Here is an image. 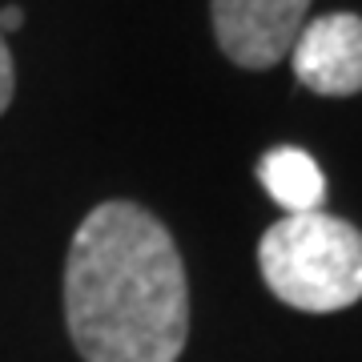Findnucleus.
Segmentation results:
<instances>
[{
    "label": "nucleus",
    "mask_w": 362,
    "mask_h": 362,
    "mask_svg": "<svg viewBox=\"0 0 362 362\" xmlns=\"http://www.w3.org/2000/svg\"><path fill=\"white\" fill-rule=\"evenodd\" d=\"M258 181L286 214H314L326 202V177L318 161L298 145H278L258 161Z\"/></svg>",
    "instance_id": "nucleus-5"
},
{
    "label": "nucleus",
    "mask_w": 362,
    "mask_h": 362,
    "mask_svg": "<svg viewBox=\"0 0 362 362\" xmlns=\"http://www.w3.org/2000/svg\"><path fill=\"white\" fill-rule=\"evenodd\" d=\"M290 61H294V77L318 97L362 93V16L326 13L302 25Z\"/></svg>",
    "instance_id": "nucleus-4"
},
{
    "label": "nucleus",
    "mask_w": 362,
    "mask_h": 362,
    "mask_svg": "<svg viewBox=\"0 0 362 362\" xmlns=\"http://www.w3.org/2000/svg\"><path fill=\"white\" fill-rule=\"evenodd\" d=\"M21 21H25V13H21L16 4H8V8L0 13V33H13V28H21Z\"/></svg>",
    "instance_id": "nucleus-7"
},
{
    "label": "nucleus",
    "mask_w": 362,
    "mask_h": 362,
    "mask_svg": "<svg viewBox=\"0 0 362 362\" xmlns=\"http://www.w3.org/2000/svg\"><path fill=\"white\" fill-rule=\"evenodd\" d=\"M65 322L85 362H177L189 282L177 242L137 202H101L65 258Z\"/></svg>",
    "instance_id": "nucleus-1"
},
{
    "label": "nucleus",
    "mask_w": 362,
    "mask_h": 362,
    "mask_svg": "<svg viewBox=\"0 0 362 362\" xmlns=\"http://www.w3.org/2000/svg\"><path fill=\"white\" fill-rule=\"evenodd\" d=\"M270 294L294 310L334 314L362 298V230L326 209L286 214L258 242Z\"/></svg>",
    "instance_id": "nucleus-2"
},
{
    "label": "nucleus",
    "mask_w": 362,
    "mask_h": 362,
    "mask_svg": "<svg viewBox=\"0 0 362 362\" xmlns=\"http://www.w3.org/2000/svg\"><path fill=\"white\" fill-rule=\"evenodd\" d=\"M13 89H16V77H13V57H8V45H4V33H0V113L13 105Z\"/></svg>",
    "instance_id": "nucleus-6"
},
{
    "label": "nucleus",
    "mask_w": 362,
    "mask_h": 362,
    "mask_svg": "<svg viewBox=\"0 0 362 362\" xmlns=\"http://www.w3.org/2000/svg\"><path fill=\"white\" fill-rule=\"evenodd\" d=\"M310 0H209L214 37L242 69H274L290 57Z\"/></svg>",
    "instance_id": "nucleus-3"
}]
</instances>
